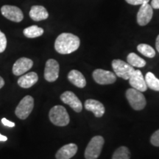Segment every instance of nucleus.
<instances>
[{
    "label": "nucleus",
    "mask_w": 159,
    "mask_h": 159,
    "mask_svg": "<svg viewBox=\"0 0 159 159\" xmlns=\"http://www.w3.org/2000/svg\"><path fill=\"white\" fill-rule=\"evenodd\" d=\"M80 40L72 33H63L57 37L55 49L59 54L68 55L74 52L79 48Z\"/></svg>",
    "instance_id": "obj_1"
},
{
    "label": "nucleus",
    "mask_w": 159,
    "mask_h": 159,
    "mask_svg": "<svg viewBox=\"0 0 159 159\" xmlns=\"http://www.w3.org/2000/svg\"><path fill=\"white\" fill-rule=\"evenodd\" d=\"M49 117L53 125L60 127L66 126L70 121L66 109L62 105H55L52 107L49 111Z\"/></svg>",
    "instance_id": "obj_2"
},
{
    "label": "nucleus",
    "mask_w": 159,
    "mask_h": 159,
    "mask_svg": "<svg viewBox=\"0 0 159 159\" xmlns=\"http://www.w3.org/2000/svg\"><path fill=\"white\" fill-rule=\"evenodd\" d=\"M105 140L102 136H96L91 139L85 151V159H97L102 152Z\"/></svg>",
    "instance_id": "obj_3"
},
{
    "label": "nucleus",
    "mask_w": 159,
    "mask_h": 159,
    "mask_svg": "<svg viewBox=\"0 0 159 159\" xmlns=\"http://www.w3.org/2000/svg\"><path fill=\"white\" fill-rule=\"evenodd\" d=\"M125 95L131 108H134V110L141 111L146 106V99L141 91L133 88L128 89Z\"/></svg>",
    "instance_id": "obj_4"
},
{
    "label": "nucleus",
    "mask_w": 159,
    "mask_h": 159,
    "mask_svg": "<svg viewBox=\"0 0 159 159\" xmlns=\"http://www.w3.org/2000/svg\"><path fill=\"white\" fill-rule=\"evenodd\" d=\"M34 108V99L30 95H27L20 101L16 108L15 114L20 119H26L31 114Z\"/></svg>",
    "instance_id": "obj_5"
},
{
    "label": "nucleus",
    "mask_w": 159,
    "mask_h": 159,
    "mask_svg": "<svg viewBox=\"0 0 159 159\" xmlns=\"http://www.w3.org/2000/svg\"><path fill=\"white\" fill-rule=\"evenodd\" d=\"M112 68L115 75L117 77L124 80H129L136 69L128 63L119 59L114 60L112 61Z\"/></svg>",
    "instance_id": "obj_6"
},
{
    "label": "nucleus",
    "mask_w": 159,
    "mask_h": 159,
    "mask_svg": "<svg viewBox=\"0 0 159 159\" xmlns=\"http://www.w3.org/2000/svg\"><path fill=\"white\" fill-rule=\"evenodd\" d=\"M92 76L95 82L100 85L112 84L116 80V75L114 72L101 69L94 70Z\"/></svg>",
    "instance_id": "obj_7"
},
{
    "label": "nucleus",
    "mask_w": 159,
    "mask_h": 159,
    "mask_svg": "<svg viewBox=\"0 0 159 159\" xmlns=\"http://www.w3.org/2000/svg\"><path fill=\"white\" fill-rule=\"evenodd\" d=\"M60 66L55 59H49L46 62L44 69V78L48 82H55L59 77Z\"/></svg>",
    "instance_id": "obj_8"
},
{
    "label": "nucleus",
    "mask_w": 159,
    "mask_h": 159,
    "mask_svg": "<svg viewBox=\"0 0 159 159\" xmlns=\"http://www.w3.org/2000/svg\"><path fill=\"white\" fill-rule=\"evenodd\" d=\"M1 13L6 19L14 22H20L24 19L22 11L16 6L3 5L1 8Z\"/></svg>",
    "instance_id": "obj_9"
},
{
    "label": "nucleus",
    "mask_w": 159,
    "mask_h": 159,
    "mask_svg": "<svg viewBox=\"0 0 159 159\" xmlns=\"http://www.w3.org/2000/svg\"><path fill=\"white\" fill-rule=\"evenodd\" d=\"M153 16V9L149 3H145L142 5L139 8L136 16V21L139 25H147L152 19Z\"/></svg>",
    "instance_id": "obj_10"
},
{
    "label": "nucleus",
    "mask_w": 159,
    "mask_h": 159,
    "mask_svg": "<svg viewBox=\"0 0 159 159\" xmlns=\"http://www.w3.org/2000/svg\"><path fill=\"white\" fill-rule=\"evenodd\" d=\"M61 101L65 104L69 105L75 112H81L83 109V104L75 94L70 91H66L61 95Z\"/></svg>",
    "instance_id": "obj_11"
},
{
    "label": "nucleus",
    "mask_w": 159,
    "mask_h": 159,
    "mask_svg": "<svg viewBox=\"0 0 159 159\" xmlns=\"http://www.w3.org/2000/svg\"><path fill=\"white\" fill-rule=\"evenodd\" d=\"M33 61L31 59L27 57H21L14 63L12 71L16 76H20L29 71L33 67Z\"/></svg>",
    "instance_id": "obj_12"
},
{
    "label": "nucleus",
    "mask_w": 159,
    "mask_h": 159,
    "mask_svg": "<svg viewBox=\"0 0 159 159\" xmlns=\"http://www.w3.org/2000/svg\"><path fill=\"white\" fill-rule=\"evenodd\" d=\"M128 80L133 89H136L141 92H144L148 89V85L145 82V79L140 70H135Z\"/></svg>",
    "instance_id": "obj_13"
},
{
    "label": "nucleus",
    "mask_w": 159,
    "mask_h": 159,
    "mask_svg": "<svg viewBox=\"0 0 159 159\" xmlns=\"http://www.w3.org/2000/svg\"><path fill=\"white\" fill-rule=\"evenodd\" d=\"M85 108L87 111H91L97 118L102 117L105 112V108L102 103L93 99H87L85 101Z\"/></svg>",
    "instance_id": "obj_14"
},
{
    "label": "nucleus",
    "mask_w": 159,
    "mask_h": 159,
    "mask_svg": "<svg viewBox=\"0 0 159 159\" xmlns=\"http://www.w3.org/2000/svg\"><path fill=\"white\" fill-rule=\"evenodd\" d=\"M77 152V145L73 143H70L60 148L55 154V158L56 159H70L75 156Z\"/></svg>",
    "instance_id": "obj_15"
},
{
    "label": "nucleus",
    "mask_w": 159,
    "mask_h": 159,
    "mask_svg": "<svg viewBox=\"0 0 159 159\" xmlns=\"http://www.w3.org/2000/svg\"><path fill=\"white\" fill-rule=\"evenodd\" d=\"M39 80V76L34 71L27 73L20 77L17 83L20 87L23 89H29L34 85Z\"/></svg>",
    "instance_id": "obj_16"
},
{
    "label": "nucleus",
    "mask_w": 159,
    "mask_h": 159,
    "mask_svg": "<svg viewBox=\"0 0 159 159\" xmlns=\"http://www.w3.org/2000/svg\"><path fill=\"white\" fill-rule=\"evenodd\" d=\"M29 15L30 17L35 21H42L49 17L48 11L41 5H33L30 11Z\"/></svg>",
    "instance_id": "obj_17"
},
{
    "label": "nucleus",
    "mask_w": 159,
    "mask_h": 159,
    "mask_svg": "<svg viewBox=\"0 0 159 159\" xmlns=\"http://www.w3.org/2000/svg\"><path fill=\"white\" fill-rule=\"evenodd\" d=\"M68 79L70 81V83H72L75 86L78 88L83 89L86 85V80L83 76V75L80 71L78 70H73L70 71L68 74Z\"/></svg>",
    "instance_id": "obj_18"
},
{
    "label": "nucleus",
    "mask_w": 159,
    "mask_h": 159,
    "mask_svg": "<svg viewBox=\"0 0 159 159\" xmlns=\"http://www.w3.org/2000/svg\"><path fill=\"white\" fill-rule=\"evenodd\" d=\"M128 63L133 67H137V68H142L146 65V61L144 59L137 55L136 53L131 52L127 57Z\"/></svg>",
    "instance_id": "obj_19"
},
{
    "label": "nucleus",
    "mask_w": 159,
    "mask_h": 159,
    "mask_svg": "<svg viewBox=\"0 0 159 159\" xmlns=\"http://www.w3.org/2000/svg\"><path fill=\"white\" fill-rule=\"evenodd\" d=\"M23 33L27 38L34 39V38L40 37L43 34V29L36 25H33L24 30Z\"/></svg>",
    "instance_id": "obj_20"
},
{
    "label": "nucleus",
    "mask_w": 159,
    "mask_h": 159,
    "mask_svg": "<svg viewBox=\"0 0 159 159\" xmlns=\"http://www.w3.org/2000/svg\"><path fill=\"white\" fill-rule=\"evenodd\" d=\"M145 82L148 85V88L152 90L159 91V79L155 76L152 72H148L145 76Z\"/></svg>",
    "instance_id": "obj_21"
},
{
    "label": "nucleus",
    "mask_w": 159,
    "mask_h": 159,
    "mask_svg": "<svg viewBox=\"0 0 159 159\" xmlns=\"http://www.w3.org/2000/svg\"><path fill=\"white\" fill-rule=\"evenodd\" d=\"M137 50H138L141 54L144 55L145 57H149V58H152L156 56V51L152 47L146 43H140L137 47Z\"/></svg>",
    "instance_id": "obj_22"
},
{
    "label": "nucleus",
    "mask_w": 159,
    "mask_h": 159,
    "mask_svg": "<svg viewBox=\"0 0 159 159\" xmlns=\"http://www.w3.org/2000/svg\"><path fill=\"white\" fill-rule=\"evenodd\" d=\"M112 159H130V152L127 147H120L114 152Z\"/></svg>",
    "instance_id": "obj_23"
},
{
    "label": "nucleus",
    "mask_w": 159,
    "mask_h": 159,
    "mask_svg": "<svg viewBox=\"0 0 159 159\" xmlns=\"http://www.w3.org/2000/svg\"><path fill=\"white\" fill-rule=\"evenodd\" d=\"M7 47V38L6 35L0 30V53L3 52Z\"/></svg>",
    "instance_id": "obj_24"
},
{
    "label": "nucleus",
    "mask_w": 159,
    "mask_h": 159,
    "mask_svg": "<svg viewBox=\"0 0 159 159\" xmlns=\"http://www.w3.org/2000/svg\"><path fill=\"white\" fill-rule=\"evenodd\" d=\"M150 142L153 146L159 147V130H156L150 138Z\"/></svg>",
    "instance_id": "obj_25"
},
{
    "label": "nucleus",
    "mask_w": 159,
    "mask_h": 159,
    "mask_svg": "<svg viewBox=\"0 0 159 159\" xmlns=\"http://www.w3.org/2000/svg\"><path fill=\"white\" fill-rule=\"evenodd\" d=\"M125 1L131 5H142L143 4L149 3L150 0H125Z\"/></svg>",
    "instance_id": "obj_26"
},
{
    "label": "nucleus",
    "mask_w": 159,
    "mask_h": 159,
    "mask_svg": "<svg viewBox=\"0 0 159 159\" xmlns=\"http://www.w3.org/2000/svg\"><path fill=\"white\" fill-rule=\"evenodd\" d=\"M2 123L4 125H5V126L10 127V128H13V127H15L14 122H11V121L8 120V119H7L5 118L2 119Z\"/></svg>",
    "instance_id": "obj_27"
},
{
    "label": "nucleus",
    "mask_w": 159,
    "mask_h": 159,
    "mask_svg": "<svg viewBox=\"0 0 159 159\" xmlns=\"http://www.w3.org/2000/svg\"><path fill=\"white\" fill-rule=\"evenodd\" d=\"M150 5L152 9H159V0H151Z\"/></svg>",
    "instance_id": "obj_28"
},
{
    "label": "nucleus",
    "mask_w": 159,
    "mask_h": 159,
    "mask_svg": "<svg viewBox=\"0 0 159 159\" xmlns=\"http://www.w3.org/2000/svg\"><path fill=\"white\" fill-rule=\"evenodd\" d=\"M156 47L157 51L159 52V35H158V37L156 38Z\"/></svg>",
    "instance_id": "obj_29"
},
{
    "label": "nucleus",
    "mask_w": 159,
    "mask_h": 159,
    "mask_svg": "<svg viewBox=\"0 0 159 159\" xmlns=\"http://www.w3.org/2000/svg\"><path fill=\"white\" fill-rule=\"evenodd\" d=\"M7 140V137L5 136H3L0 134V142H6Z\"/></svg>",
    "instance_id": "obj_30"
},
{
    "label": "nucleus",
    "mask_w": 159,
    "mask_h": 159,
    "mask_svg": "<svg viewBox=\"0 0 159 159\" xmlns=\"http://www.w3.org/2000/svg\"><path fill=\"white\" fill-rule=\"evenodd\" d=\"M4 85H5V80L2 77L0 76V89L2 88Z\"/></svg>",
    "instance_id": "obj_31"
}]
</instances>
